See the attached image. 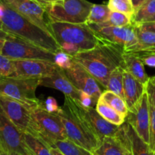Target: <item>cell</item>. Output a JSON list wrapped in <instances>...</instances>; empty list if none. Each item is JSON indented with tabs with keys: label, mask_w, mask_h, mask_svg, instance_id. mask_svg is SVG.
<instances>
[{
	"label": "cell",
	"mask_w": 155,
	"mask_h": 155,
	"mask_svg": "<svg viewBox=\"0 0 155 155\" xmlns=\"http://www.w3.org/2000/svg\"><path fill=\"white\" fill-rule=\"evenodd\" d=\"M28 133L47 143L51 148L58 141L67 139V135L60 117L41 107L31 110V122Z\"/></svg>",
	"instance_id": "5"
},
{
	"label": "cell",
	"mask_w": 155,
	"mask_h": 155,
	"mask_svg": "<svg viewBox=\"0 0 155 155\" xmlns=\"http://www.w3.org/2000/svg\"><path fill=\"white\" fill-rule=\"evenodd\" d=\"M123 53V47L101 41L94 48L76 53L71 58L84 67L101 85L107 89L112 71L119 67L125 69Z\"/></svg>",
	"instance_id": "1"
},
{
	"label": "cell",
	"mask_w": 155,
	"mask_h": 155,
	"mask_svg": "<svg viewBox=\"0 0 155 155\" xmlns=\"http://www.w3.org/2000/svg\"><path fill=\"white\" fill-rule=\"evenodd\" d=\"M96 110L99 113V114L110 123L116 126H121L126 121V117L122 116L120 113L112 108L111 107L106 104L103 100L99 98L96 105Z\"/></svg>",
	"instance_id": "23"
},
{
	"label": "cell",
	"mask_w": 155,
	"mask_h": 155,
	"mask_svg": "<svg viewBox=\"0 0 155 155\" xmlns=\"http://www.w3.org/2000/svg\"><path fill=\"white\" fill-rule=\"evenodd\" d=\"M124 125L130 141L132 155H153V152L150 149L149 144L138 136L133 128L126 121H125Z\"/></svg>",
	"instance_id": "21"
},
{
	"label": "cell",
	"mask_w": 155,
	"mask_h": 155,
	"mask_svg": "<svg viewBox=\"0 0 155 155\" xmlns=\"http://www.w3.org/2000/svg\"><path fill=\"white\" fill-rule=\"evenodd\" d=\"M23 138L32 155H53L51 147L40 138L28 132H23Z\"/></svg>",
	"instance_id": "22"
},
{
	"label": "cell",
	"mask_w": 155,
	"mask_h": 155,
	"mask_svg": "<svg viewBox=\"0 0 155 155\" xmlns=\"http://www.w3.org/2000/svg\"><path fill=\"white\" fill-rule=\"evenodd\" d=\"M53 148H56L64 155H94L87 149L78 145L69 139L56 141Z\"/></svg>",
	"instance_id": "26"
},
{
	"label": "cell",
	"mask_w": 155,
	"mask_h": 155,
	"mask_svg": "<svg viewBox=\"0 0 155 155\" xmlns=\"http://www.w3.org/2000/svg\"><path fill=\"white\" fill-rule=\"evenodd\" d=\"M91 28L101 41L120 46L124 49V52L136 46L138 43L135 25L132 23L123 27Z\"/></svg>",
	"instance_id": "11"
},
{
	"label": "cell",
	"mask_w": 155,
	"mask_h": 155,
	"mask_svg": "<svg viewBox=\"0 0 155 155\" xmlns=\"http://www.w3.org/2000/svg\"><path fill=\"white\" fill-rule=\"evenodd\" d=\"M47 30L61 51L70 56L91 50L101 42L87 24L48 21Z\"/></svg>",
	"instance_id": "4"
},
{
	"label": "cell",
	"mask_w": 155,
	"mask_h": 155,
	"mask_svg": "<svg viewBox=\"0 0 155 155\" xmlns=\"http://www.w3.org/2000/svg\"><path fill=\"white\" fill-rule=\"evenodd\" d=\"M134 25L138 27V28H140V29L144 30V31H150V32L155 33V21L143 22V23L137 24V25Z\"/></svg>",
	"instance_id": "38"
},
{
	"label": "cell",
	"mask_w": 155,
	"mask_h": 155,
	"mask_svg": "<svg viewBox=\"0 0 155 155\" xmlns=\"http://www.w3.org/2000/svg\"><path fill=\"white\" fill-rule=\"evenodd\" d=\"M127 155H132V153H128Z\"/></svg>",
	"instance_id": "47"
},
{
	"label": "cell",
	"mask_w": 155,
	"mask_h": 155,
	"mask_svg": "<svg viewBox=\"0 0 155 155\" xmlns=\"http://www.w3.org/2000/svg\"><path fill=\"white\" fill-rule=\"evenodd\" d=\"M100 98L103 100L106 104H108L110 107L120 113L122 116L126 117L129 110H128L126 102L123 98L108 90L103 91Z\"/></svg>",
	"instance_id": "24"
},
{
	"label": "cell",
	"mask_w": 155,
	"mask_h": 155,
	"mask_svg": "<svg viewBox=\"0 0 155 155\" xmlns=\"http://www.w3.org/2000/svg\"><path fill=\"white\" fill-rule=\"evenodd\" d=\"M43 107L50 113H57L59 107L57 101L53 97H48L44 102H43Z\"/></svg>",
	"instance_id": "35"
},
{
	"label": "cell",
	"mask_w": 155,
	"mask_h": 155,
	"mask_svg": "<svg viewBox=\"0 0 155 155\" xmlns=\"http://www.w3.org/2000/svg\"><path fill=\"white\" fill-rule=\"evenodd\" d=\"M126 121L133 128L138 136L149 144L150 113L148 97L146 90L136 105L129 110Z\"/></svg>",
	"instance_id": "12"
},
{
	"label": "cell",
	"mask_w": 155,
	"mask_h": 155,
	"mask_svg": "<svg viewBox=\"0 0 155 155\" xmlns=\"http://www.w3.org/2000/svg\"><path fill=\"white\" fill-rule=\"evenodd\" d=\"M40 85L56 89V90L62 92L65 96L71 97L80 101L81 91L76 88L73 85L72 83L67 78L63 69L59 66H57L55 71L50 75L40 78L39 86Z\"/></svg>",
	"instance_id": "17"
},
{
	"label": "cell",
	"mask_w": 155,
	"mask_h": 155,
	"mask_svg": "<svg viewBox=\"0 0 155 155\" xmlns=\"http://www.w3.org/2000/svg\"><path fill=\"white\" fill-rule=\"evenodd\" d=\"M10 34H8V33L5 32L2 29H0V39H4V40H5L7 37H9Z\"/></svg>",
	"instance_id": "41"
},
{
	"label": "cell",
	"mask_w": 155,
	"mask_h": 155,
	"mask_svg": "<svg viewBox=\"0 0 155 155\" xmlns=\"http://www.w3.org/2000/svg\"><path fill=\"white\" fill-rule=\"evenodd\" d=\"M0 21L2 29L23 41L51 51L58 53L60 48L49 31L32 23L0 0Z\"/></svg>",
	"instance_id": "3"
},
{
	"label": "cell",
	"mask_w": 155,
	"mask_h": 155,
	"mask_svg": "<svg viewBox=\"0 0 155 155\" xmlns=\"http://www.w3.org/2000/svg\"><path fill=\"white\" fill-rule=\"evenodd\" d=\"M155 15V0H144L141 6L135 12L132 18L134 25L147 21Z\"/></svg>",
	"instance_id": "25"
},
{
	"label": "cell",
	"mask_w": 155,
	"mask_h": 155,
	"mask_svg": "<svg viewBox=\"0 0 155 155\" xmlns=\"http://www.w3.org/2000/svg\"><path fill=\"white\" fill-rule=\"evenodd\" d=\"M0 29H2V23L0 21Z\"/></svg>",
	"instance_id": "46"
},
{
	"label": "cell",
	"mask_w": 155,
	"mask_h": 155,
	"mask_svg": "<svg viewBox=\"0 0 155 155\" xmlns=\"http://www.w3.org/2000/svg\"><path fill=\"white\" fill-rule=\"evenodd\" d=\"M131 153V146L124 123L120 126L118 133L114 137H106L101 140L94 155H127Z\"/></svg>",
	"instance_id": "16"
},
{
	"label": "cell",
	"mask_w": 155,
	"mask_h": 155,
	"mask_svg": "<svg viewBox=\"0 0 155 155\" xmlns=\"http://www.w3.org/2000/svg\"><path fill=\"white\" fill-rule=\"evenodd\" d=\"M0 155H9V154H8V153H5V152L2 151V150H1V151H0Z\"/></svg>",
	"instance_id": "45"
},
{
	"label": "cell",
	"mask_w": 155,
	"mask_h": 155,
	"mask_svg": "<svg viewBox=\"0 0 155 155\" xmlns=\"http://www.w3.org/2000/svg\"><path fill=\"white\" fill-rule=\"evenodd\" d=\"M39 81L40 78H0V95L21 103L31 111L43 105V101L36 97V89L39 86Z\"/></svg>",
	"instance_id": "6"
},
{
	"label": "cell",
	"mask_w": 155,
	"mask_h": 155,
	"mask_svg": "<svg viewBox=\"0 0 155 155\" xmlns=\"http://www.w3.org/2000/svg\"><path fill=\"white\" fill-rule=\"evenodd\" d=\"M14 72L12 60L0 53V78L11 77Z\"/></svg>",
	"instance_id": "33"
},
{
	"label": "cell",
	"mask_w": 155,
	"mask_h": 155,
	"mask_svg": "<svg viewBox=\"0 0 155 155\" xmlns=\"http://www.w3.org/2000/svg\"><path fill=\"white\" fill-rule=\"evenodd\" d=\"M12 9L35 24L42 29L48 31L47 23L45 20L46 9L36 0H3Z\"/></svg>",
	"instance_id": "14"
},
{
	"label": "cell",
	"mask_w": 155,
	"mask_h": 155,
	"mask_svg": "<svg viewBox=\"0 0 155 155\" xmlns=\"http://www.w3.org/2000/svg\"><path fill=\"white\" fill-rule=\"evenodd\" d=\"M132 24V18L126 15L116 12H111L110 18L106 22L100 25H88L90 28L105 27H123Z\"/></svg>",
	"instance_id": "29"
},
{
	"label": "cell",
	"mask_w": 155,
	"mask_h": 155,
	"mask_svg": "<svg viewBox=\"0 0 155 155\" xmlns=\"http://www.w3.org/2000/svg\"><path fill=\"white\" fill-rule=\"evenodd\" d=\"M36 1L38 2L39 3H41L46 9V8H47V6L51 3V2L52 1H53V0H36Z\"/></svg>",
	"instance_id": "40"
},
{
	"label": "cell",
	"mask_w": 155,
	"mask_h": 155,
	"mask_svg": "<svg viewBox=\"0 0 155 155\" xmlns=\"http://www.w3.org/2000/svg\"><path fill=\"white\" fill-rule=\"evenodd\" d=\"M107 6L111 12L123 13L131 18L135 13V10L130 0H109Z\"/></svg>",
	"instance_id": "31"
},
{
	"label": "cell",
	"mask_w": 155,
	"mask_h": 155,
	"mask_svg": "<svg viewBox=\"0 0 155 155\" xmlns=\"http://www.w3.org/2000/svg\"><path fill=\"white\" fill-rule=\"evenodd\" d=\"M4 43H5V40L4 39H0V53L2 52V47H3Z\"/></svg>",
	"instance_id": "43"
},
{
	"label": "cell",
	"mask_w": 155,
	"mask_h": 155,
	"mask_svg": "<svg viewBox=\"0 0 155 155\" xmlns=\"http://www.w3.org/2000/svg\"><path fill=\"white\" fill-rule=\"evenodd\" d=\"M93 5L87 0H53L46 14L48 21L86 24Z\"/></svg>",
	"instance_id": "7"
},
{
	"label": "cell",
	"mask_w": 155,
	"mask_h": 155,
	"mask_svg": "<svg viewBox=\"0 0 155 155\" xmlns=\"http://www.w3.org/2000/svg\"><path fill=\"white\" fill-rule=\"evenodd\" d=\"M1 53L11 60H44L56 63V53L30 44L13 34L5 40Z\"/></svg>",
	"instance_id": "8"
},
{
	"label": "cell",
	"mask_w": 155,
	"mask_h": 155,
	"mask_svg": "<svg viewBox=\"0 0 155 155\" xmlns=\"http://www.w3.org/2000/svg\"><path fill=\"white\" fill-rule=\"evenodd\" d=\"M60 117L67 138L93 153L101 141L94 130L79 101L65 96L62 107L56 113Z\"/></svg>",
	"instance_id": "2"
},
{
	"label": "cell",
	"mask_w": 155,
	"mask_h": 155,
	"mask_svg": "<svg viewBox=\"0 0 155 155\" xmlns=\"http://www.w3.org/2000/svg\"><path fill=\"white\" fill-rule=\"evenodd\" d=\"M0 107L22 132H29L31 111L25 106L12 98L0 95Z\"/></svg>",
	"instance_id": "15"
},
{
	"label": "cell",
	"mask_w": 155,
	"mask_h": 155,
	"mask_svg": "<svg viewBox=\"0 0 155 155\" xmlns=\"http://www.w3.org/2000/svg\"><path fill=\"white\" fill-rule=\"evenodd\" d=\"M125 63V71L132 74L138 81L144 84H147L149 77L144 69V63L138 56L132 53L124 52L123 55Z\"/></svg>",
	"instance_id": "20"
},
{
	"label": "cell",
	"mask_w": 155,
	"mask_h": 155,
	"mask_svg": "<svg viewBox=\"0 0 155 155\" xmlns=\"http://www.w3.org/2000/svg\"><path fill=\"white\" fill-rule=\"evenodd\" d=\"M150 125H149V147L152 151L155 150V106L148 100Z\"/></svg>",
	"instance_id": "32"
},
{
	"label": "cell",
	"mask_w": 155,
	"mask_h": 155,
	"mask_svg": "<svg viewBox=\"0 0 155 155\" xmlns=\"http://www.w3.org/2000/svg\"><path fill=\"white\" fill-rule=\"evenodd\" d=\"M62 69L76 88L87 94L97 103L103 91L98 81L84 67L71 58L69 65Z\"/></svg>",
	"instance_id": "10"
},
{
	"label": "cell",
	"mask_w": 155,
	"mask_h": 155,
	"mask_svg": "<svg viewBox=\"0 0 155 155\" xmlns=\"http://www.w3.org/2000/svg\"><path fill=\"white\" fill-rule=\"evenodd\" d=\"M51 153H53V155H64L56 148H51Z\"/></svg>",
	"instance_id": "42"
},
{
	"label": "cell",
	"mask_w": 155,
	"mask_h": 155,
	"mask_svg": "<svg viewBox=\"0 0 155 155\" xmlns=\"http://www.w3.org/2000/svg\"><path fill=\"white\" fill-rule=\"evenodd\" d=\"M80 102L85 107H96L97 103L94 101L93 98L91 96H89L87 94L84 92L81 91V98H80Z\"/></svg>",
	"instance_id": "36"
},
{
	"label": "cell",
	"mask_w": 155,
	"mask_h": 155,
	"mask_svg": "<svg viewBox=\"0 0 155 155\" xmlns=\"http://www.w3.org/2000/svg\"><path fill=\"white\" fill-rule=\"evenodd\" d=\"M153 155H155V150H154V151H153Z\"/></svg>",
	"instance_id": "48"
},
{
	"label": "cell",
	"mask_w": 155,
	"mask_h": 155,
	"mask_svg": "<svg viewBox=\"0 0 155 155\" xmlns=\"http://www.w3.org/2000/svg\"><path fill=\"white\" fill-rule=\"evenodd\" d=\"M145 90L148 100L155 106V76L149 78L148 81L145 85Z\"/></svg>",
	"instance_id": "34"
},
{
	"label": "cell",
	"mask_w": 155,
	"mask_h": 155,
	"mask_svg": "<svg viewBox=\"0 0 155 155\" xmlns=\"http://www.w3.org/2000/svg\"><path fill=\"white\" fill-rule=\"evenodd\" d=\"M14 72L11 77L25 78H42L50 75L58 65L44 60H12Z\"/></svg>",
	"instance_id": "13"
},
{
	"label": "cell",
	"mask_w": 155,
	"mask_h": 155,
	"mask_svg": "<svg viewBox=\"0 0 155 155\" xmlns=\"http://www.w3.org/2000/svg\"><path fill=\"white\" fill-rule=\"evenodd\" d=\"M130 1L131 2H132V6H133L134 10H135V12L140 6H141V5L144 2V0H130Z\"/></svg>",
	"instance_id": "39"
},
{
	"label": "cell",
	"mask_w": 155,
	"mask_h": 155,
	"mask_svg": "<svg viewBox=\"0 0 155 155\" xmlns=\"http://www.w3.org/2000/svg\"><path fill=\"white\" fill-rule=\"evenodd\" d=\"M147 21H155V15L153 16V17L150 18V19H148V20H147ZM147 21H145V22H147Z\"/></svg>",
	"instance_id": "44"
},
{
	"label": "cell",
	"mask_w": 155,
	"mask_h": 155,
	"mask_svg": "<svg viewBox=\"0 0 155 155\" xmlns=\"http://www.w3.org/2000/svg\"><path fill=\"white\" fill-rule=\"evenodd\" d=\"M0 149L9 155H32L23 132L9 120L0 107Z\"/></svg>",
	"instance_id": "9"
},
{
	"label": "cell",
	"mask_w": 155,
	"mask_h": 155,
	"mask_svg": "<svg viewBox=\"0 0 155 155\" xmlns=\"http://www.w3.org/2000/svg\"><path fill=\"white\" fill-rule=\"evenodd\" d=\"M0 151H1V149H0Z\"/></svg>",
	"instance_id": "49"
},
{
	"label": "cell",
	"mask_w": 155,
	"mask_h": 155,
	"mask_svg": "<svg viewBox=\"0 0 155 155\" xmlns=\"http://www.w3.org/2000/svg\"><path fill=\"white\" fill-rule=\"evenodd\" d=\"M139 58L142 61L144 65L155 68V53H151L144 55V56H141Z\"/></svg>",
	"instance_id": "37"
},
{
	"label": "cell",
	"mask_w": 155,
	"mask_h": 155,
	"mask_svg": "<svg viewBox=\"0 0 155 155\" xmlns=\"http://www.w3.org/2000/svg\"><path fill=\"white\" fill-rule=\"evenodd\" d=\"M135 34L138 41V44L125 52H129L137 49L145 48V47H155V33L144 31L136 26H135Z\"/></svg>",
	"instance_id": "30"
},
{
	"label": "cell",
	"mask_w": 155,
	"mask_h": 155,
	"mask_svg": "<svg viewBox=\"0 0 155 155\" xmlns=\"http://www.w3.org/2000/svg\"><path fill=\"white\" fill-rule=\"evenodd\" d=\"M111 11L107 5L94 4L87 18V25H100L109 19Z\"/></svg>",
	"instance_id": "28"
},
{
	"label": "cell",
	"mask_w": 155,
	"mask_h": 155,
	"mask_svg": "<svg viewBox=\"0 0 155 155\" xmlns=\"http://www.w3.org/2000/svg\"><path fill=\"white\" fill-rule=\"evenodd\" d=\"M145 91V86L138 81L126 71H123V92L124 101L128 110L136 105Z\"/></svg>",
	"instance_id": "19"
},
{
	"label": "cell",
	"mask_w": 155,
	"mask_h": 155,
	"mask_svg": "<svg viewBox=\"0 0 155 155\" xmlns=\"http://www.w3.org/2000/svg\"><path fill=\"white\" fill-rule=\"evenodd\" d=\"M83 109L94 130L101 141L106 137H114L117 135L120 126L113 124L103 118L94 107H85L83 105Z\"/></svg>",
	"instance_id": "18"
},
{
	"label": "cell",
	"mask_w": 155,
	"mask_h": 155,
	"mask_svg": "<svg viewBox=\"0 0 155 155\" xmlns=\"http://www.w3.org/2000/svg\"><path fill=\"white\" fill-rule=\"evenodd\" d=\"M125 69L122 67L116 68L110 74L106 90L110 91L124 100L123 92V71Z\"/></svg>",
	"instance_id": "27"
}]
</instances>
